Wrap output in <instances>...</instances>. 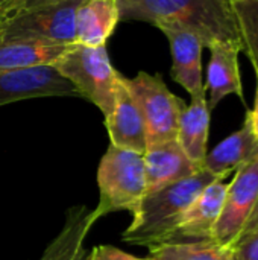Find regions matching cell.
Listing matches in <instances>:
<instances>
[{"label":"cell","mask_w":258,"mask_h":260,"mask_svg":"<svg viewBox=\"0 0 258 260\" xmlns=\"http://www.w3.org/2000/svg\"><path fill=\"white\" fill-rule=\"evenodd\" d=\"M120 21H146L158 29L195 32L210 47L214 41L243 43L231 0H117Z\"/></svg>","instance_id":"cell-1"},{"label":"cell","mask_w":258,"mask_h":260,"mask_svg":"<svg viewBox=\"0 0 258 260\" xmlns=\"http://www.w3.org/2000/svg\"><path fill=\"white\" fill-rule=\"evenodd\" d=\"M214 180L217 177L202 168L184 180L148 190L132 212V221L122 233V241L148 248L167 242L189 206Z\"/></svg>","instance_id":"cell-2"},{"label":"cell","mask_w":258,"mask_h":260,"mask_svg":"<svg viewBox=\"0 0 258 260\" xmlns=\"http://www.w3.org/2000/svg\"><path fill=\"white\" fill-rule=\"evenodd\" d=\"M99 201L91 209V221L116 213H132L148 192L144 157L140 152L109 145L97 168Z\"/></svg>","instance_id":"cell-3"},{"label":"cell","mask_w":258,"mask_h":260,"mask_svg":"<svg viewBox=\"0 0 258 260\" xmlns=\"http://www.w3.org/2000/svg\"><path fill=\"white\" fill-rule=\"evenodd\" d=\"M52 66L73 84L79 98L94 104L103 117H108L114 105L120 73L114 69L106 46L73 44Z\"/></svg>","instance_id":"cell-4"},{"label":"cell","mask_w":258,"mask_h":260,"mask_svg":"<svg viewBox=\"0 0 258 260\" xmlns=\"http://www.w3.org/2000/svg\"><path fill=\"white\" fill-rule=\"evenodd\" d=\"M122 82L140 108L146 125L148 146L175 140L179 117L187 105L167 88L163 76L138 72L135 78L122 75Z\"/></svg>","instance_id":"cell-5"},{"label":"cell","mask_w":258,"mask_h":260,"mask_svg":"<svg viewBox=\"0 0 258 260\" xmlns=\"http://www.w3.org/2000/svg\"><path fill=\"white\" fill-rule=\"evenodd\" d=\"M82 0H62L33 8L0 21L2 35H24L76 44V14Z\"/></svg>","instance_id":"cell-6"},{"label":"cell","mask_w":258,"mask_h":260,"mask_svg":"<svg viewBox=\"0 0 258 260\" xmlns=\"http://www.w3.org/2000/svg\"><path fill=\"white\" fill-rule=\"evenodd\" d=\"M258 201V149L254 155L234 171V178L227 187L222 213L213 232V241L228 247Z\"/></svg>","instance_id":"cell-7"},{"label":"cell","mask_w":258,"mask_h":260,"mask_svg":"<svg viewBox=\"0 0 258 260\" xmlns=\"http://www.w3.org/2000/svg\"><path fill=\"white\" fill-rule=\"evenodd\" d=\"M79 98V93L53 66L0 72V107L35 98Z\"/></svg>","instance_id":"cell-8"},{"label":"cell","mask_w":258,"mask_h":260,"mask_svg":"<svg viewBox=\"0 0 258 260\" xmlns=\"http://www.w3.org/2000/svg\"><path fill=\"white\" fill-rule=\"evenodd\" d=\"M227 187L228 184H225L222 178L210 183L184 212L176 230L167 242L213 241V232L224 209Z\"/></svg>","instance_id":"cell-9"},{"label":"cell","mask_w":258,"mask_h":260,"mask_svg":"<svg viewBox=\"0 0 258 260\" xmlns=\"http://www.w3.org/2000/svg\"><path fill=\"white\" fill-rule=\"evenodd\" d=\"M170 44L172 70L170 75L187 93L193 98L207 93L202 82V40L192 30L181 27H161L160 29Z\"/></svg>","instance_id":"cell-10"},{"label":"cell","mask_w":258,"mask_h":260,"mask_svg":"<svg viewBox=\"0 0 258 260\" xmlns=\"http://www.w3.org/2000/svg\"><path fill=\"white\" fill-rule=\"evenodd\" d=\"M208 49L211 53L205 82L208 110L213 111L228 94H237L245 102L239 66V52H243V43L214 41Z\"/></svg>","instance_id":"cell-11"},{"label":"cell","mask_w":258,"mask_h":260,"mask_svg":"<svg viewBox=\"0 0 258 260\" xmlns=\"http://www.w3.org/2000/svg\"><path fill=\"white\" fill-rule=\"evenodd\" d=\"M105 125L109 136V145L140 154L146 152V125L138 105L122 82V75L116 88L114 105L108 117H105Z\"/></svg>","instance_id":"cell-12"},{"label":"cell","mask_w":258,"mask_h":260,"mask_svg":"<svg viewBox=\"0 0 258 260\" xmlns=\"http://www.w3.org/2000/svg\"><path fill=\"white\" fill-rule=\"evenodd\" d=\"M71 46L35 37L0 34V72L52 66Z\"/></svg>","instance_id":"cell-13"},{"label":"cell","mask_w":258,"mask_h":260,"mask_svg":"<svg viewBox=\"0 0 258 260\" xmlns=\"http://www.w3.org/2000/svg\"><path fill=\"white\" fill-rule=\"evenodd\" d=\"M143 157L148 190L176 183L202 169L186 155L176 139L148 146Z\"/></svg>","instance_id":"cell-14"},{"label":"cell","mask_w":258,"mask_h":260,"mask_svg":"<svg viewBox=\"0 0 258 260\" xmlns=\"http://www.w3.org/2000/svg\"><path fill=\"white\" fill-rule=\"evenodd\" d=\"M91 209L73 206L67 210L62 229L38 260H88L85 239L93 227Z\"/></svg>","instance_id":"cell-15"},{"label":"cell","mask_w":258,"mask_h":260,"mask_svg":"<svg viewBox=\"0 0 258 260\" xmlns=\"http://www.w3.org/2000/svg\"><path fill=\"white\" fill-rule=\"evenodd\" d=\"M117 23H120L117 0H82L76 14V44L106 46Z\"/></svg>","instance_id":"cell-16"},{"label":"cell","mask_w":258,"mask_h":260,"mask_svg":"<svg viewBox=\"0 0 258 260\" xmlns=\"http://www.w3.org/2000/svg\"><path fill=\"white\" fill-rule=\"evenodd\" d=\"M258 149V139L246 116L240 129L224 139L214 149L207 152L202 168L217 178H224L249 160Z\"/></svg>","instance_id":"cell-17"},{"label":"cell","mask_w":258,"mask_h":260,"mask_svg":"<svg viewBox=\"0 0 258 260\" xmlns=\"http://www.w3.org/2000/svg\"><path fill=\"white\" fill-rule=\"evenodd\" d=\"M210 114L207 105V93L192 98L179 117L176 140L186 155L199 168H202L207 157V143L210 133Z\"/></svg>","instance_id":"cell-18"},{"label":"cell","mask_w":258,"mask_h":260,"mask_svg":"<svg viewBox=\"0 0 258 260\" xmlns=\"http://www.w3.org/2000/svg\"><path fill=\"white\" fill-rule=\"evenodd\" d=\"M154 260H234L228 247L210 242H164L149 247Z\"/></svg>","instance_id":"cell-19"},{"label":"cell","mask_w":258,"mask_h":260,"mask_svg":"<svg viewBox=\"0 0 258 260\" xmlns=\"http://www.w3.org/2000/svg\"><path fill=\"white\" fill-rule=\"evenodd\" d=\"M233 6L239 20L243 52L258 73V2H233Z\"/></svg>","instance_id":"cell-20"},{"label":"cell","mask_w":258,"mask_h":260,"mask_svg":"<svg viewBox=\"0 0 258 260\" xmlns=\"http://www.w3.org/2000/svg\"><path fill=\"white\" fill-rule=\"evenodd\" d=\"M228 248L234 260H258V232L236 239Z\"/></svg>","instance_id":"cell-21"},{"label":"cell","mask_w":258,"mask_h":260,"mask_svg":"<svg viewBox=\"0 0 258 260\" xmlns=\"http://www.w3.org/2000/svg\"><path fill=\"white\" fill-rule=\"evenodd\" d=\"M88 260H154L152 257H135L113 245H97L88 254Z\"/></svg>","instance_id":"cell-22"},{"label":"cell","mask_w":258,"mask_h":260,"mask_svg":"<svg viewBox=\"0 0 258 260\" xmlns=\"http://www.w3.org/2000/svg\"><path fill=\"white\" fill-rule=\"evenodd\" d=\"M27 0H0V21L24 9Z\"/></svg>","instance_id":"cell-23"},{"label":"cell","mask_w":258,"mask_h":260,"mask_svg":"<svg viewBox=\"0 0 258 260\" xmlns=\"http://www.w3.org/2000/svg\"><path fill=\"white\" fill-rule=\"evenodd\" d=\"M258 232V201L257 204H255V207H254V210L251 212V215L248 216V219H246V222L243 224V227H242V230L239 232V235L236 236V239H239V238H243V236H246V235H251V233H257ZM234 239V241H236ZM233 241V242H234ZM231 242V244H233ZM230 244V245H231Z\"/></svg>","instance_id":"cell-24"},{"label":"cell","mask_w":258,"mask_h":260,"mask_svg":"<svg viewBox=\"0 0 258 260\" xmlns=\"http://www.w3.org/2000/svg\"><path fill=\"white\" fill-rule=\"evenodd\" d=\"M246 116L249 117L251 120V125H252V129L255 133L258 139V73H257V91H255V102H254V108L252 110H248L246 111Z\"/></svg>","instance_id":"cell-25"},{"label":"cell","mask_w":258,"mask_h":260,"mask_svg":"<svg viewBox=\"0 0 258 260\" xmlns=\"http://www.w3.org/2000/svg\"><path fill=\"white\" fill-rule=\"evenodd\" d=\"M55 2H62V0H27L24 8H33V6H40V5L55 3Z\"/></svg>","instance_id":"cell-26"},{"label":"cell","mask_w":258,"mask_h":260,"mask_svg":"<svg viewBox=\"0 0 258 260\" xmlns=\"http://www.w3.org/2000/svg\"><path fill=\"white\" fill-rule=\"evenodd\" d=\"M231 2H245V0H231ZM255 2H258V0H255Z\"/></svg>","instance_id":"cell-27"}]
</instances>
